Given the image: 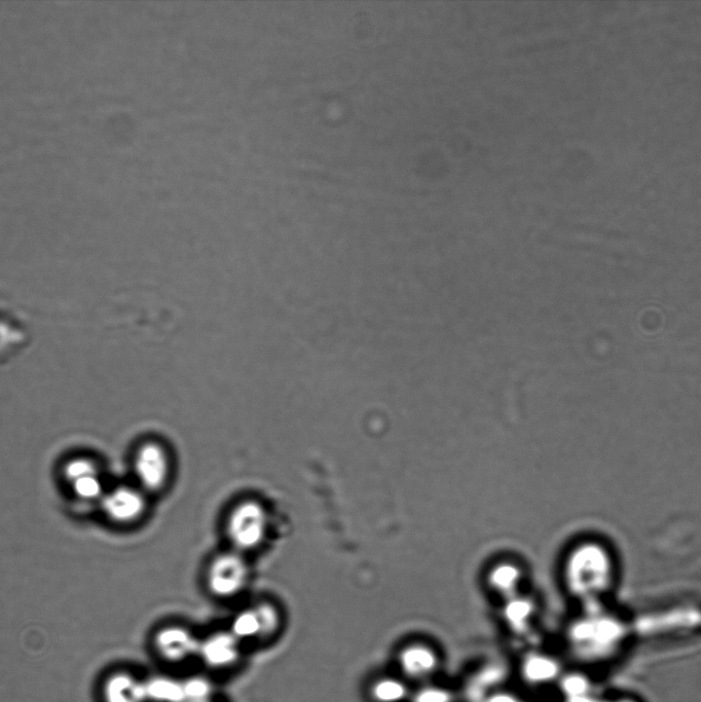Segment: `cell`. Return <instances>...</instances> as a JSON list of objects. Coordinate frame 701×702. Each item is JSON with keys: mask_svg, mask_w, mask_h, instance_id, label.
<instances>
[{"mask_svg": "<svg viewBox=\"0 0 701 702\" xmlns=\"http://www.w3.org/2000/svg\"><path fill=\"white\" fill-rule=\"evenodd\" d=\"M619 579V565L612 548L594 537L569 547L561 565L566 595L579 607L606 604Z\"/></svg>", "mask_w": 701, "mask_h": 702, "instance_id": "cell-1", "label": "cell"}, {"mask_svg": "<svg viewBox=\"0 0 701 702\" xmlns=\"http://www.w3.org/2000/svg\"><path fill=\"white\" fill-rule=\"evenodd\" d=\"M567 626L566 637L575 649L592 654L619 647L625 636L623 620L606 604L579 608Z\"/></svg>", "mask_w": 701, "mask_h": 702, "instance_id": "cell-2", "label": "cell"}, {"mask_svg": "<svg viewBox=\"0 0 701 702\" xmlns=\"http://www.w3.org/2000/svg\"><path fill=\"white\" fill-rule=\"evenodd\" d=\"M268 530V511L261 502L254 499H245L236 504L226 522V533L232 549L245 556L265 543Z\"/></svg>", "mask_w": 701, "mask_h": 702, "instance_id": "cell-3", "label": "cell"}, {"mask_svg": "<svg viewBox=\"0 0 701 702\" xmlns=\"http://www.w3.org/2000/svg\"><path fill=\"white\" fill-rule=\"evenodd\" d=\"M246 646L229 630H219L201 638L197 662L200 671L213 678L238 673L245 662Z\"/></svg>", "mask_w": 701, "mask_h": 702, "instance_id": "cell-4", "label": "cell"}, {"mask_svg": "<svg viewBox=\"0 0 701 702\" xmlns=\"http://www.w3.org/2000/svg\"><path fill=\"white\" fill-rule=\"evenodd\" d=\"M245 554L234 549L217 554L206 571V585L211 595L221 600L240 596L250 580Z\"/></svg>", "mask_w": 701, "mask_h": 702, "instance_id": "cell-5", "label": "cell"}, {"mask_svg": "<svg viewBox=\"0 0 701 702\" xmlns=\"http://www.w3.org/2000/svg\"><path fill=\"white\" fill-rule=\"evenodd\" d=\"M200 640L190 627L170 623L158 628L152 639V648L165 667L175 673L197 661Z\"/></svg>", "mask_w": 701, "mask_h": 702, "instance_id": "cell-6", "label": "cell"}, {"mask_svg": "<svg viewBox=\"0 0 701 702\" xmlns=\"http://www.w3.org/2000/svg\"><path fill=\"white\" fill-rule=\"evenodd\" d=\"M283 618L279 608L271 602H260L239 611L232 619L229 630L245 645H265L280 633Z\"/></svg>", "mask_w": 701, "mask_h": 702, "instance_id": "cell-7", "label": "cell"}, {"mask_svg": "<svg viewBox=\"0 0 701 702\" xmlns=\"http://www.w3.org/2000/svg\"><path fill=\"white\" fill-rule=\"evenodd\" d=\"M132 467L136 486L147 495L159 493L167 487L171 476V459L161 442H141L134 452Z\"/></svg>", "mask_w": 701, "mask_h": 702, "instance_id": "cell-8", "label": "cell"}, {"mask_svg": "<svg viewBox=\"0 0 701 702\" xmlns=\"http://www.w3.org/2000/svg\"><path fill=\"white\" fill-rule=\"evenodd\" d=\"M61 476L70 495L82 504L98 505L107 490L102 468L88 456L68 459L62 466Z\"/></svg>", "mask_w": 701, "mask_h": 702, "instance_id": "cell-9", "label": "cell"}, {"mask_svg": "<svg viewBox=\"0 0 701 702\" xmlns=\"http://www.w3.org/2000/svg\"><path fill=\"white\" fill-rule=\"evenodd\" d=\"M147 497L149 495L136 485H120L107 488L98 507L108 522L128 527L143 519L149 507Z\"/></svg>", "mask_w": 701, "mask_h": 702, "instance_id": "cell-10", "label": "cell"}, {"mask_svg": "<svg viewBox=\"0 0 701 702\" xmlns=\"http://www.w3.org/2000/svg\"><path fill=\"white\" fill-rule=\"evenodd\" d=\"M486 586L501 602L525 593L527 571L518 562L504 560L493 564L486 573Z\"/></svg>", "mask_w": 701, "mask_h": 702, "instance_id": "cell-11", "label": "cell"}, {"mask_svg": "<svg viewBox=\"0 0 701 702\" xmlns=\"http://www.w3.org/2000/svg\"><path fill=\"white\" fill-rule=\"evenodd\" d=\"M397 663L405 677L424 680L436 673L440 660L433 647L417 642L404 646L399 651Z\"/></svg>", "mask_w": 701, "mask_h": 702, "instance_id": "cell-12", "label": "cell"}, {"mask_svg": "<svg viewBox=\"0 0 701 702\" xmlns=\"http://www.w3.org/2000/svg\"><path fill=\"white\" fill-rule=\"evenodd\" d=\"M538 612V602L526 593L501 602L499 609L502 622L509 630L518 633L528 630Z\"/></svg>", "mask_w": 701, "mask_h": 702, "instance_id": "cell-13", "label": "cell"}, {"mask_svg": "<svg viewBox=\"0 0 701 702\" xmlns=\"http://www.w3.org/2000/svg\"><path fill=\"white\" fill-rule=\"evenodd\" d=\"M105 702H147L144 679L119 672L110 676L103 686Z\"/></svg>", "mask_w": 701, "mask_h": 702, "instance_id": "cell-14", "label": "cell"}, {"mask_svg": "<svg viewBox=\"0 0 701 702\" xmlns=\"http://www.w3.org/2000/svg\"><path fill=\"white\" fill-rule=\"evenodd\" d=\"M147 702H184L182 677L173 672L144 679Z\"/></svg>", "mask_w": 701, "mask_h": 702, "instance_id": "cell-15", "label": "cell"}, {"mask_svg": "<svg viewBox=\"0 0 701 702\" xmlns=\"http://www.w3.org/2000/svg\"><path fill=\"white\" fill-rule=\"evenodd\" d=\"M559 674L558 662L540 653L527 655L521 664V675L531 685H543L555 680Z\"/></svg>", "mask_w": 701, "mask_h": 702, "instance_id": "cell-16", "label": "cell"}, {"mask_svg": "<svg viewBox=\"0 0 701 702\" xmlns=\"http://www.w3.org/2000/svg\"><path fill=\"white\" fill-rule=\"evenodd\" d=\"M184 702H215L216 679L200 672L188 677H182Z\"/></svg>", "mask_w": 701, "mask_h": 702, "instance_id": "cell-17", "label": "cell"}, {"mask_svg": "<svg viewBox=\"0 0 701 702\" xmlns=\"http://www.w3.org/2000/svg\"><path fill=\"white\" fill-rule=\"evenodd\" d=\"M368 694L373 702H402L409 695V688L401 680L382 677L375 680Z\"/></svg>", "mask_w": 701, "mask_h": 702, "instance_id": "cell-18", "label": "cell"}, {"mask_svg": "<svg viewBox=\"0 0 701 702\" xmlns=\"http://www.w3.org/2000/svg\"><path fill=\"white\" fill-rule=\"evenodd\" d=\"M450 694L445 690L426 689L417 695V702H450Z\"/></svg>", "mask_w": 701, "mask_h": 702, "instance_id": "cell-19", "label": "cell"}, {"mask_svg": "<svg viewBox=\"0 0 701 702\" xmlns=\"http://www.w3.org/2000/svg\"><path fill=\"white\" fill-rule=\"evenodd\" d=\"M488 702H522L520 699L516 698L514 695L509 693H497L494 694Z\"/></svg>", "mask_w": 701, "mask_h": 702, "instance_id": "cell-20", "label": "cell"}]
</instances>
